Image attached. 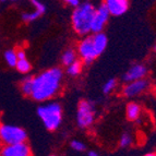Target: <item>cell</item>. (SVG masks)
<instances>
[{
	"mask_svg": "<svg viewBox=\"0 0 156 156\" xmlns=\"http://www.w3.org/2000/svg\"><path fill=\"white\" fill-rule=\"evenodd\" d=\"M63 72L60 68L54 67L33 76V90L31 97L36 101H48L61 90Z\"/></svg>",
	"mask_w": 156,
	"mask_h": 156,
	"instance_id": "6da1fadb",
	"label": "cell"
},
{
	"mask_svg": "<svg viewBox=\"0 0 156 156\" xmlns=\"http://www.w3.org/2000/svg\"><path fill=\"white\" fill-rule=\"evenodd\" d=\"M96 7L90 1L81 2L79 7L73 9L71 14V25L79 36H87L92 33V21Z\"/></svg>",
	"mask_w": 156,
	"mask_h": 156,
	"instance_id": "7a4b0ae2",
	"label": "cell"
},
{
	"mask_svg": "<svg viewBox=\"0 0 156 156\" xmlns=\"http://www.w3.org/2000/svg\"><path fill=\"white\" fill-rule=\"evenodd\" d=\"M37 115L47 130L55 131L62 122V107L57 101H47L37 108Z\"/></svg>",
	"mask_w": 156,
	"mask_h": 156,
	"instance_id": "3957f363",
	"label": "cell"
},
{
	"mask_svg": "<svg viewBox=\"0 0 156 156\" xmlns=\"http://www.w3.org/2000/svg\"><path fill=\"white\" fill-rule=\"evenodd\" d=\"M27 133L22 127L9 123H1L0 125V144L1 145H9L26 142Z\"/></svg>",
	"mask_w": 156,
	"mask_h": 156,
	"instance_id": "277c9868",
	"label": "cell"
},
{
	"mask_svg": "<svg viewBox=\"0 0 156 156\" xmlns=\"http://www.w3.org/2000/svg\"><path fill=\"white\" fill-rule=\"evenodd\" d=\"M95 106L92 101L83 99L78 105L76 109V125L81 129H87L94 123L95 120Z\"/></svg>",
	"mask_w": 156,
	"mask_h": 156,
	"instance_id": "5b68a950",
	"label": "cell"
},
{
	"mask_svg": "<svg viewBox=\"0 0 156 156\" xmlns=\"http://www.w3.org/2000/svg\"><path fill=\"white\" fill-rule=\"evenodd\" d=\"M76 52H78V56L80 57L81 61L85 65H91L98 56H101L94 46L91 35L84 36L81 39L78 45V48H76Z\"/></svg>",
	"mask_w": 156,
	"mask_h": 156,
	"instance_id": "8992f818",
	"label": "cell"
},
{
	"mask_svg": "<svg viewBox=\"0 0 156 156\" xmlns=\"http://www.w3.org/2000/svg\"><path fill=\"white\" fill-rule=\"evenodd\" d=\"M109 16L110 13L107 10L106 5H104V2L101 3L95 10V13H94V18L93 21H92V33L103 32L107 22H108Z\"/></svg>",
	"mask_w": 156,
	"mask_h": 156,
	"instance_id": "52a82bcc",
	"label": "cell"
},
{
	"mask_svg": "<svg viewBox=\"0 0 156 156\" xmlns=\"http://www.w3.org/2000/svg\"><path fill=\"white\" fill-rule=\"evenodd\" d=\"M0 156H32L31 147L26 142L2 145L0 148Z\"/></svg>",
	"mask_w": 156,
	"mask_h": 156,
	"instance_id": "ba28073f",
	"label": "cell"
},
{
	"mask_svg": "<svg viewBox=\"0 0 156 156\" xmlns=\"http://www.w3.org/2000/svg\"><path fill=\"white\" fill-rule=\"evenodd\" d=\"M148 87V82L145 79H141V80H135L128 82L126 86L122 90V94L126 97H134L138 96L143 92H145Z\"/></svg>",
	"mask_w": 156,
	"mask_h": 156,
	"instance_id": "9c48e42d",
	"label": "cell"
},
{
	"mask_svg": "<svg viewBox=\"0 0 156 156\" xmlns=\"http://www.w3.org/2000/svg\"><path fill=\"white\" fill-rule=\"evenodd\" d=\"M104 5H106L107 10L109 11L110 16H120L128 11L130 1L129 0H104Z\"/></svg>",
	"mask_w": 156,
	"mask_h": 156,
	"instance_id": "30bf717a",
	"label": "cell"
},
{
	"mask_svg": "<svg viewBox=\"0 0 156 156\" xmlns=\"http://www.w3.org/2000/svg\"><path fill=\"white\" fill-rule=\"evenodd\" d=\"M147 74V68L142 63H135L131 66L127 70V72L123 74L122 79L125 82H131V81L141 80V79H145Z\"/></svg>",
	"mask_w": 156,
	"mask_h": 156,
	"instance_id": "8fae6325",
	"label": "cell"
},
{
	"mask_svg": "<svg viewBox=\"0 0 156 156\" xmlns=\"http://www.w3.org/2000/svg\"><path fill=\"white\" fill-rule=\"evenodd\" d=\"M91 36L97 52H98L99 55H101L103 51L106 49L107 44H108V37H107V35L105 33H103V32H98V33H93Z\"/></svg>",
	"mask_w": 156,
	"mask_h": 156,
	"instance_id": "7c38bea8",
	"label": "cell"
},
{
	"mask_svg": "<svg viewBox=\"0 0 156 156\" xmlns=\"http://www.w3.org/2000/svg\"><path fill=\"white\" fill-rule=\"evenodd\" d=\"M141 106L136 103H129L127 105V109H126V114H127V118L131 121H135L138 120L141 116Z\"/></svg>",
	"mask_w": 156,
	"mask_h": 156,
	"instance_id": "4fadbf2b",
	"label": "cell"
},
{
	"mask_svg": "<svg viewBox=\"0 0 156 156\" xmlns=\"http://www.w3.org/2000/svg\"><path fill=\"white\" fill-rule=\"evenodd\" d=\"M76 60H78V52L74 49H72V48H69V49L65 50L62 56H61V62L66 67L70 66L71 63H73Z\"/></svg>",
	"mask_w": 156,
	"mask_h": 156,
	"instance_id": "5bb4252c",
	"label": "cell"
},
{
	"mask_svg": "<svg viewBox=\"0 0 156 156\" xmlns=\"http://www.w3.org/2000/svg\"><path fill=\"white\" fill-rule=\"evenodd\" d=\"M21 92L25 96H31L32 90H33V76H25L22 80L21 85H20Z\"/></svg>",
	"mask_w": 156,
	"mask_h": 156,
	"instance_id": "9a60e30c",
	"label": "cell"
},
{
	"mask_svg": "<svg viewBox=\"0 0 156 156\" xmlns=\"http://www.w3.org/2000/svg\"><path fill=\"white\" fill-rule=\"evenodd\" d=\"M3 58H5V63L9 67H14L16 68V62H18V55H16V50L14 49H8L5 50L3 54Z\"/></svg>",
	"mask_w": 156,
	"mask_h": 156,
	"instance_id": "2e32d148",
	"label": "cell"
},
{
	"mask_svg": "<svg viewBox=\"0 0 156 156\" xmlns=\"http://www.w3.org/2000/svg\"><path fill=\"white\" fill-rule=\"evenodd\" d=\"M82 68H83V62L81 60H76L70 66L67 67V73L71 76H78L82 72Z\"/></svg>",
	"mask_w": 156,
	"mask_h": 156,
	"instance_id": "e0dca14e",
	"label": "cell"
},
{
	"mask_svg": "<svg viewBox=\"0 0 156 156\" xmlns=\"http://www.w3.org/2000/svg\"><path fill=\"white\" fill-rule=\"evenodd\" d=\"M16 68L20 73L27 74V73L31 71L32 65L29 61V59H27V57H26V58H22V59H18V62H16Z\"/></svg>",
	"mask_w": 156,
	"mask_h": 156,
	"instance_id": "ac0fdd59",
	"label": "cell"
},
{
	"mask_svg": "<svg viewBox=\"0 0 156 156\" xmlns=\"http://www.w3.org/2000/svg\"><path fill=\"white\" fill-rule=\"evenodd\" d=\"M41 16H43V13H41L39 11L35 10L34 9L33 11H31V12H23L22 13V20H23L24 22H26V23H30V22H34L36 21L37 19L39 18Z\"/></svg>",
	"mask_w": 156,
	"mask_h": 156,
	"instance_id": "d6986e66",
	"label": "cell"
},
{
	"mask_svg": "<svg viewBox=\"0 0 156 156\" xmlns=\"http://www.w3.org/2000/svg\"><path fill=\"white\" fill-rule=\"evenodd\" d=\"M116 87H117V80L116 79H109L103 85V93L110 94L116 90Z\"/></svg>",
	"mask_w": 156,
	"mask_h": 156,
	"instance_id": "ffe728a7",
	"label": "cell"
},
{
	"mask_svg": "<svg viewBox=\"0 0 156 156\" xmlns=\"http://www.w3.org/2000/svg\"><path fill=\"white\" fill-rule=\"evenodd\" d=\"M132 142H133L132 135L129 134V133H122L119 139V145L121 147H129L132 144Z\"/></svg>",
	"mask_w": 156,
	"mask_h": 156,
	"instance_id": "44dd1931",
	"label": "cell"
},
{
	"mask_svg": "<svg viewBox=\"0 0 156 156\" xmlns=\"http://www.w3.org/2000/svg\"><path fill=\"white\" fill-rule=\"evenodd\" d=\"M70 145H71V147H72V150H74V151H76V152H84L86 148L85 144H84L82 141H79V140L71 141Z\"/></svg>",
	"mask_w": 156,
	"mask_h": 156,
	"instance_id": "7402d4cb",
	"label": "cell"
},
{
	"mask_svg": "<svg viewBox=\"0 0 156 156\" xmlns=\"http://www.w3.org/2000/svg\"><path fill=\"white\" fill-rule=\"evenodd\" d=\"M29 1L31 2V5H33V8L35 9V10L39 11L41 13L44 14L45 11H46V5H45L44 3L41 2L39 0H29Z\"/></svg>",
	"mask_w": 156,
	"mask_h": 156,
	"instance_id": "603a6c76",
	"label": "cell"
},
{
	"mask_svg": "<svg viewBox=\"0 0 156 156\" xmlns=\"http://www.w3.org/2000/svg\"><path fill=\"white\" fill-rule=\"evenodd\" d=\"M66 3H67L69 7H71V8H76V7H79L80 5V3H81V1L80 0H63Z\"/></svg>",
	"mask_w": 156,
	"mask_h": 156,
	"instance_id": "cb8c5ba5",
	"label": "cell"
},
{
	"mask_svg": "<svg viewBox=\"0 0 156 156\" xmlns=\"http://www.w3.org/2000/svg\"><path fill=\"white\" fill-rule=\"evenodd\" d=\"M87 156H99V155L96 153V152L91 151V152H89V154H87Z\"/></svg>",
	"mask_w": 156,
	"mask_h": 156,
	"instance_id": "d4e9b609",
	"label": "cell"
},
{
	"mask_svg": "<svg viewBox=\"0 0 156 156\" xmlns=\"http://www.w3.org/2000/svg\"><path fill=\"white\" fill-rule=\"evenodd\" d=\"M144 156H156V153H155V152H153V153H147V154H145Z\"/></svg>",
	"mask_w": 156,
	"mask_h": 156,
	"instance_id": "484cf974",
	"label": "cell"
},
{
	"mask_svg": "<svg viewBox=\"0 0 156 156\" xmlns=\"http://www.w3.org/2000/svg\"><path fill=\"white\" fill-rule=\"evenodd\" d=\"M7 1H9V0H0V2L1 3H5V2H7Z\"/></svg>",
	"mask_w": 156,
	"mask_h": 156,
	"instance_id": "4316f807",
	"label": "cell"
},
{
	"mask_svg": "<svg viewBox=\"0 0 156 156\" xmlns=\"http://www.w3.org/2000/svg\"><path fill=\"white\" fill-rule=\"evenodd\" d=\"M49 156H57V155H56V154H50Z\"/></svg>",
	"mask_w": 156,
	"mask_h": 156,
	"instance_id": "83f0119b",
	"label": "cell"
},
{
	"mask_svg": "<svg viewBox=\"0 0 156 156\" xmlns=\"http://www.w3.org/2000/svg\"><path fill=\"white\" fill-rule=\"evenodd\" d=\"M11 1H19V0H11Z\"/></svg>",
	"mask_w": 156,
	"mask_h": 156,
	"instance_id": "f1b7e54d",
	"label": "cell"
},
{
	"mask_svg": "<svg viewBox=\"0 0 156 156\" xmlns=\"http://www.w3.org/2000/svg\"><path fill=\"white\" fill-rule=\"evenodd\" d=\"M0 125H1V117H0Z\"/></svg>",
	"mask_w": 156,
	"mask_h": 156,
	"instance_id": "f546056e",
	"label": "cell"
},
{
	"mask_svg": "<svg viewBox=\"0 0 156 156\" xmlns=\"http://www.w3.org/2000/svg\"><path fill=\"white\" fill-rule=\"evenodd\" d=\"M154 50H156V46H155V47H154Z\"/></svg>",
	"mask_w": 156,
	"mask_h": 156,
	"instance_id": "4dcf8cb0",
	"label": "cell"
}]
</instances>
